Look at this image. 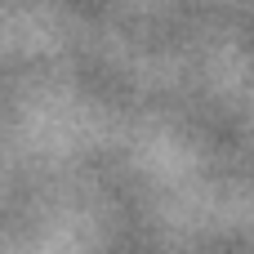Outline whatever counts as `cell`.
I'll use <instances>...</instances> for the list:
<instances>
[]
</instances>
